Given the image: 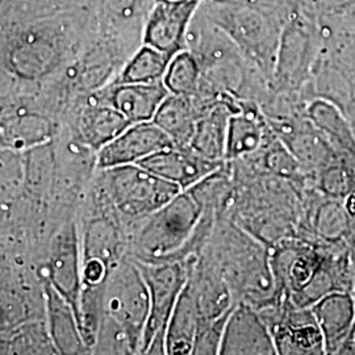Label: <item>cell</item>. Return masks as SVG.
Masks as SVG:
<instances>
[{
    "instance_id": "52a82bcc",
    "label": "cell",
    "mask_w": 355,
    "mask_h": 355,
    "mask_svg": "<svg viewBox=\"0 0 355 355\" xmlns=\"http://www.w3.org/2000/svg\"><path fill=\"white\" fill-rule=\"evenodd\" d=\"M105 313L114 328L123 331L132 353L141 352V343L149 316V290L139 266L117 267L104 291Z\"/></svg>"
},
{
    "instance_id": "9a60e30c",
    "label": "cell",
    "mask_w": 355,
    "mask_h": 355,
    "mask_svg": "<svg viewBox=\"0 0 355 355\" xmlns=\"http://www.w3.org/2000/svg\"><path fill=\"white\" fill-rule=\"evenodd\" d=\"M241 102L240 99L228 96L202 114L196 121L191 149L208 159L224 162L229 117L239 111Z\"/></svg>"
},
{
    "instance_id": "d4e9b609",
    "label": "cell",
    "mask_w": 355,
    "mask_h": 355,
    "mask_svg": "<svg viewBox=\"0 0 355 355\" xmlns=\"http://www.w3.org/2000/svg\"><path fill=\"white\" fill-rule=\"evenodd\" d=\"M119 252V239L108 223H95L89 230L86 245V259L99 258L110 267L116 261Z\"/></svg>"
},
{
    "instance_id": "7402d4cb",
    "label": "cell",
    "mask_w": 355,
    "mask_h": 355,
    "mask_svg": "<svg viewBox=\"0 0 355 355\" xmlns=\"http://www.w3.org/2000/svg\"><path fill=\"white\" fill-rule=\"evenodd\" d=\"M171 55L144 44L130 57L120 76L119 83H157L164 82Z\"/></svg>"
},
{
    "instance_id": "5b68a950",
    "label": "cell",
    "mask_w": 355,
    "mask_h": 355,
    "mask_svg": "<svg viewBox=\"0 0 355 355\" xmlns=\"http://www.w3.org/2000/svg\"><path fill=\"white\" fill-rule=\"evenodd\" d=\"M149 290V316L140 353L166 354V330L178 299L190 278V268L178 261L137 265Z\"/></svg>"
},
{
    "instance_id": "6da1fadb",
    "label": "cell",
    "mask_w": 355,
    "mask_h": 355,
    "mask_svg": "<svg viewBox=\"0 0 355 355\" xmlns=\"http://www.w3.org/2000/svg\"><path fill=\"white\" fill-rule=\"evenodd\" d=\"M186 48L200 64L202 79L217 94L259 105L266 102L268 80L200 7L187 31Z\"/></svg>"
},
{
    "instance_id": "5bb4252c",
    "label": "cell",
    "mask_w": 355,
    "mask_h": 355,
    "mask_svg": "<svg viewBox=\"0 0 355 355\" xmlns=\"http://www.w3.org/2000/svg\"><path fill=\"white\" fill-rule=\"evenodd\" d=\"M164 82L157 83H119L107 89L104 102L124 114L132 124L153 121L159 105L168 95Z\"/></svg>"
},
{
    "instance_id": "44dd1931",
    "label": "cell",
    "mask_w": 355,
    "mask_h": 355,
    "mask_svg": "<svg viewBox=\"0 0 355 355\" xmlns=\"http://www.w3.org/2000/svg\"><path fill=\"white\" fill-rule=\"evenodd\" d=\"M48 309L51 318V333L55 347L66 353H80L85 340L76 322L71 306L54 288L48 291Z\"/></svg>"
},
{
    "instance_id": "ac0fdd59",
    "label": "cell",
    "mask_w": 355,
    "mask_h": 355,
    "mask_svg": "<svg viewBox=\"0 0 355 355\" xmlns=\"http://www.w3.org/2000/svg\"><path fill=\"white\" fill-rule=\"evenodd\" d=\"M199 313L190 280L186 283L166 330V354H192Z\"/></svg>"
},
{
    "instance_id": "cb8c5ba5",
    "label": "cell",
    "mask_w": 355,
    "mask_h": 355,
    "mask_svg": "<svg viewBox=\"0 0 355 355\" xmlns=\"http://www.w3.org/2000/svg\"><path fill=\"white\" fill-rule=\"evenodd\" d=\"M318 328L322 333L324 343L334 341L349 325L352 318V304L347 297L336 295L318 302L312 309Z\"/></svg>"
},
{
    "instance_id": "d6986e66",
    "label": "cell",
    "mask_w": 355,
    "mask_h": 355,
    "mask_svg": "<svg viewBox=\"0 0 355 355\" xmlns=\"http://www.w3.org/2000/svg\"><path fill=\"white\" fill-rule=\"evenodd\" d=\"M132 123L108 103H95L85 110L80 117L79 130L83 141L95 149L116 139Z\"/></svg>"
},
{
    "instance_id": "e0dca14e",
    "label": "cell",
    "mask_w": 355,
    "mask_h": 355,
    "mask_svg": "<svg viewBox=\"0 0 355 355\" xmlns=\"http://www.w3.org/2000/svg\"><path fill=\"white\" fill-rule=\"evenodd\" d=\"M203 114L191 95L168 94L154 114L153 121L171 139L175 146L190 148L198 119Z\"/></svg>"
},
{
    "instance_id": "f1b7e54d",
    "label": "cell",
    "mask_w": 355,
    "mask_h": 355,
    "mask_svg": "<svg viewBox=\"0 0 355 355\" xmlns=\"http://www.w3.org/2000/svg\"><path fill=\"white\" fill-rule=\"evenodd\" d=\"M162 3H187V1H203V0H155Z\"/></svg>"
},
{
    "instance_id": "8fae6325",
    "label": "cell",
    "mask_w": 355,
    "mask_h": 355,
    "mask_svg": "<svg viewBox=\"0 0 355 355\" xmlns=\"http://www.w3.org/2000/svg\"><path fill=\"white\" fill-rule=\"evenodd\" d=\"M137 165L153 174L189 190L223 168L221 161H212L191 148L170 146L144 158Z\"/></svg>"
},
{
    "instance_id": "9c48e42d",
    "label": "cell",
    "mask_w": 355,
    "mask_h": 355,
    "mask_svg": "<svg viewBox=\"0 0 355 355\" xmlns=\"http://www.w3.org/2000/svg\"><path fill=\"white\" fill-rule=\"evenodd\" d=\"M218 354H278L266 321L253 305H234L224 327Z\"/></svg>"
},
{
    "instance_id": "277c9868",
    "label": "cell",
    "mask_w": 355,
    "mask_h": 355,
    "mask_svg": "<svg viewBox=\"0 0 355 355\" xmlns=\"http://www.w3.org/2000/svg\"><path fill=\"white\" fill-rule=\"evenodd\" d=\"M320 48L316 20L295 11L282 29L270 92L297 99L318 62Z\"/></svg>"
},
{
    "instance_id": "ffe728a7",
    "label": "cell",
    "mask_w": 355,
    "mask_h": 355,
    "mask_svg": "<svg viewBox=\"0 0 355 355\" xmlns=\"http://www.w3.org/2000/svg\"><path fill=\"white\" fill-rule=\"evenodd\" d=\"M111 33L120 40H132L144 33L148 15L155 0H102Z\"/></svg>"
},
{
    "instance_id": "7a4b0ae2",
    "label": "cell",
    "mask_w": 355,
    "mask_h": 355,
    "mask_svg": "<svg viewBox=\"0 0 355 355\" xmlns=\"http://www.w3.org/2000/svg\"><path fill=\"white\" fill-rule=\"evenodd\" d=\"M200 8L271 83L286 21L274 13L236 0H203Z\"/></svg>"
},
{
    "instance_id": "ba28073f",
    "label": "cell",
    "mask_w": 355,
    "mask_h": 355,
    "mask_svg": "<svg viewBox=\"0 0 355 355\" xmlns=\"http://www.w3.org/2000/svg\"><path fill=\"white\" fill-rule=\"evenodd\" d=\"M200 4L202 1H155L144 26L142 42L171 57L187 49V31Z\"/></svg>"
},
{
    "instance_id": "3957f363",
    "label": "cell",
    "mask_w": 355,
    "mask_h": 355,
    "mask_svg": "<svg viewBox=\"0 0 355 355\" xmlns=\"http://www.w3.org/2000/svg\"><path fill=\"white\" fill-rule=\"evenodd\" d=\"M203 215V200L195 187L179 192L150 215L137 245L145 262L177 261V255L191 250V243L202 233Z\"/></svg>"
},
{
    "instance_id": "2e32d148",
    "label": "cell",
    "mask_w": 355,
    "mask_h": 355,
    "mask_svg": "<svg viewBox=\"0 0 355 355\" xmlns=\"http://www.w3.org/2000/svg\"><path fill=\"white\" fill-rule=\"evenodd\" d=\"M297 306L286 320L272 324L268 329L274 338L278 354H321L325 349L322 333L309 318H300Z\"/></svg>"
},
{
    "instance_id": "30bf717a",
    "label": "cell",
    "mask_w": 355,
    "mask_h": 355,
    "mask_svg": "<svg viewBox=\"0 0 355 355\" xmlns=\"http://www.w3.org/2000/svg\"><path fill=\"white\" fill-rule=\"evenodd\" d=\"M170 146H175L174 142L154 121L136 123L103 146L98 164L102 168L137 164Z\"/></svg>"
},
{
    "instance_id": "4316f807",
    "label": "cell",
    "mask_w": 355,
    "mask_h": 355,
    "mask_svg": "<svg viewBox=\"0 0 355 355\" xmlns=\"http://www.w3.org/2000/svg\"><path fill=\"white\" fill-rule=\"evenodd\" d=\"M266 157V167L274 173L288 177L297 170V162L293 159V155L288 152L287 146H283L279 142L272 144Z\"/></svg>"
},
{
    "instance_id": "603a6c76",
    "label": "cell",
    "mask_w": 355,
    "mask_h": 355,
    "mask_svg": "<svg viewBox=\"0 0 355 355\" xmlns=\"http://www.w3.org/2000/svg\"><path fill=\"white\" fill-rule=\"evenodd\" d=\"M202 70L196 57L189 49L171 57L164 83L170 94L192 95L200 85Z\"/></svg>"
},
{
    "instance_id": "4fadbf2b",
    "label": "cell",
    "mask_w": 355,
    "mask_h": 355,
    "mask_svg": "<svg viewBox=\"0 0 355 355\" xmlns=\"http://www.w3.org/2000/svg\"><path fill=\"white\" fill-rule=\"evenodd\" d=\"M270 124L258 103L242 101L239 111L230 114L225 159H236L265 146Z\"/></svg>"
},
{
    "instance_id": "484cf974",
    "label": "cell",
    "mask_w": 355,
    "mask_h": 355,
    "mask_svg": "<svg viewBox=\"0 0 355 355\" xmlns=\"http://www.w3.org/2000/svg\"><path fill=\"white\" fill-rule=\"evenodd\" d=\"M296 11L313 20L338 16L355 8V0H295Z\"/></svg>"
},
{
    "instance_id": "8992f818",
    "label": "cell",
    "mask_w": 355,
    "mask_h": 355,
    "mask_svg": "<svg viewBox=\"0 0 355 355\" xmlns=\"http://www.w3.org/2000/svg\"><path fill=\"white\" fill-rule=\"evenodd\" d=\"M105 180L116 209L136 218L155 214L183 191L137 164L107 168Z\"/></svg>"
},
{
    "instance_id": "83f0119b",
    "label": "cell",
    "mask_w": 355,
    "mask_h": 355,
    "mask_svg": "<svg viewBox=\"0 0 355 355\" xmlns=\"http://www.w3.org/2000/svg\"><path fill=\"white\" fill-rule=\"evenodd\" d=\"M108 275V266L99 258H89L83 267V280L86 286L104 284Z\"/></svg>"
},
{
    "instance_id": "7c38bea8",
    "label": "cell",
    "mask_w": 355,
    "mask_h": 355,
    "mask_svg": "<svg viewBox=\"0 0 355 355\" xmlns=\"http://www.w3.org/2000/svg\"><path fill=\"white\" fill-rule=\"evenodd\" d=\"M51 286L76 315L78 327L80 325V300L82 283L79 275V255L74 228L69 227L54 242L51 257Z\"/></svg>"
}]
</instances>
